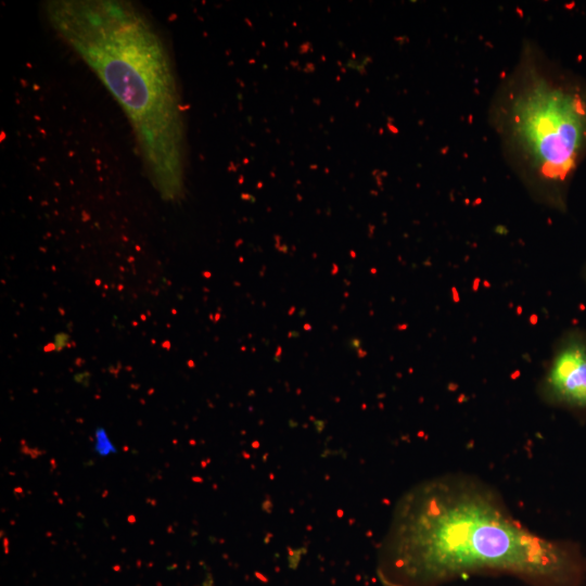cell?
<instances>
[{
  "label": "cell",
  "instance_id": "1",
  "mask_svg": "<svg viewBox=\"0 0 586 586\" xmlns=\"http://www.w3.org/2000/svg\"><path fill=\"white\" fill-rule=\"evenodd\" d=\"M489 573L528 586H584L586 557L572 542L532 532L476 476H434L400 497L378 553L385 586H444Z\"/></svg>",
  "mask_w": 586,
  "mask_h": 586
},
{
  "label": "cell",
  "instance_id": "2",
  "mask_svg": "<svg viewBox=\"0 0 586 586\" xmlns=\"http://www.w3.org/2000/svg\"><path fill=\"white\" fill-rule=\"evenodd\" d=\"M42 8L52 29L124 111L152 187L162 200L179 201L186 165L181 98L155 24L123 0H50Z\"/></svg>",
  "mask_w": 586,
  "mask_h": 586
},
{
  "label": "cell",
  "instance_id": "3",
  "mask_svg": "<svg viewBox=\"0 0 586 586\" xmlns=\"http://www.w3.org/2000/svg\"><path fill=\"white\" fill-rule=\"evenodd\" d=\"M488 122L528 192L565 211L574 175L586 160V78L525 40L494 92Z\"/></svg>",
  "mask_w": 586,
  "mask_h": 586
},
{
  "label": "cell",
  "instance_id": "4",
  "mask_svg": "<svg viewBox=\"0 0 586 586\" xmlns=\"http://www.w3.org/2000/svg\"><path fill=\"white\" fill-rule=\"evenodd\" d=\"M543 399L555 407L586 417V331L572 329L556 345L540 382Z\"/></svg>",
  "mask_w": 586,
  "mask_h": 586
},
{
  "label": "cell",
  "instance_id": "5",
  "mask_svg": "<svg viewBox=\"0 0 586 586\" xmlns=\"http://www.w3.org/2000/svg\"><path fill=\"white\" fill-rule=\"evenodd\" d=\"M95 444L94 451L101 457H106L110 454H116L117 450L115 446L109 438V435L104 428L98 426L94 432Z\"/></svg>",
  "mask_w": 586,
  "mask_h": 586
},
{
  "label": "cell",
  "instance_id": "6",
  "mask_svg": "<svg viewBox=\"0 0 586 586\" xmlns=\"http://www.w3.org/2000/svg\"><path fill=\"white\" fill-rule=\"evenodd\" d=\"M71 344V336L66 332H58L54 334L50 344L44 347L46 352H62Z\"/></svg>",
  "mask_w": 586,
  "mask_h": 586
},
{
  "label": "cell",
  "instance_id": "7",
  "mask_svg": "<svg viewBox=\"0 0 586 586\" xmlns=\"http://www.w3.org/2000/svg\"><path fill=\"white\" fill-rule=\"evenodd\" d=\"M91 373L88 370L76 372L73 375L75 383L88 387L90 385Z\"/></svg>",
  "mask_w": 586,
  "mask_h": 586
},
{
  "label": "cell",
  "instance_id": "8",
  "mask_svg": "<svg viewBox=\"0 0 586 586\" xmlns=\"http://www.w3.org/2000/svg\"><path fill=\"white\" fill-rule=\"evenodd\" d=\"M21 445H23L22 448H21L22 454L28 455L33 459H36V458H38L39 456H41V455H43L46 453L44 450H41L39 448H29L25 444V441H21Z\"/></svg>",
  "mask_w": 586,
  "mask_h": 586
},
{
  "label": "cell",
  "instance_id": "9",
  "mask_svg": "<svg viewBox=\"0 0 586 586\" xmlns=\"http://www.w3.org/2000/svg\"><path fill=\"white\" fill-rule=\"evenodd\" d=\"M3 547H4V552L8 553L9 552V539L7 537H4V539H3Z\"/></svg>",
  "mask_w": 586,
  "mask_h": 586
},
{
  "label": "cell",
  "instance_id": "10",
  "mask_svg": "<svg viewBox=\"0 0 586 586\" xmlns=\"http://www.w3.org/2000/svg\"><path fill=\"white\" fill-rule=\"evenodd\" d=\"M127 521H128L129 523H135V522H136V517H135V515H128V517H127Z\"/></svg>",
  "mask_w": 586,
  "mask_h": 586
},
{
  "label": "cell",
  "instance_id": "11",
  "mask_svg": "<svg viewBox=\"0 0 586 586\" xmlns=\"http://www.w3.org/2000/svg\"><path fill=\"white\" fill-rule=\"evenodd\" d=\"M145 501H146L148 504H151V505H153V506H155V505H156V500H155V499H150V498H146V499H145Z\"/></svg>",
  "mask_w": 586,
  "mask_h": 586
},
{
  "label": "cell",
  "instance_id": "12",
  "mask_svg": "<svg viewBox=\"0 0 586 586\" xmlns=\"http://www.w3.org/2000/svg\"><path fill=\"white\" fill-rule=\"evenodd\" d=\"M14 493H23V488L22 487H16V488H14Z\"/></svg>",
  "mask_w": 586,
  "mask_h": 586
},
{
  "label": "cell",
  "instance_id": "13",
  "mask_svg": "<svg viewBox=\"0 0 586 586\" xmlns=\"http://www.w3.org/2000/svg\"><path fill=\"white\" fill-rule=\"evenodd\" d=\"M51 464H52V469H54L55 468V459H53V458L51 459Z\"/></svg>",
  "mask_w": 586,
  "mask_h": 586
},
{
  "label": "cell",
  "instance_id": "14",
  "mask_svg": "<svg viewBox=\"0 0 586 586\" xmlns=\"http://www.w3.org/2000/svg\"><path fill=\"white\" fill-rule=\"evenodd\" d=\"M107 495V491H104L102 494V497H105Z\"/></svg>",
  "mask_w": 586,
  "mask_h": 586
},
{
  "label": "cell",
  "instance_id": "15",
  "mask_svg": "<svg viewBox=\"0 0 586 586\" xmlns=\"http://www.w3.org/2000/svg\"><path fill=\"white\" fill-rule=\"evenodd\" d=\"M124 451H128V447H127V446L124 447Z\"/></svg>",
  "mask_w": 586,
  "mask_h": 586
},
{
  "label": "cell",
  "instance_id": "16",
  "mask_svg": "<svg viewBox=\"0 0 586 586\" xmlns=\"http://www.w3.org/2000/svg\"><path fill=\"white\" fill-rule=\"evenodd\" d=\"M59 502L62 505V504H63V500H62V499H59Z\"/></svg>",
  "mask_w": 586,
  "mask_h": 586
},
{
  "label": "cell",
  "instance_id": "17",
  "mask_svg": "<svg viewBox=\"0 0 586 586\" xmlns=\"http://www.w3.org/2000/svg\"><path fill=\"white\" fill-rule=\"evenodd\" d=\"M585 277H586V271H585Z\"/></svg>",
  "mask_w": 586,
  "mask_h": 586
}]
</instances>
